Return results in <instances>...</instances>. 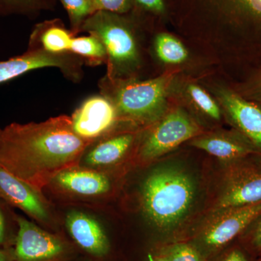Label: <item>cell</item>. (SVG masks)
<instances>
[{
  "mask_svg": "<svg viewBox=\"0 0 261 261\" xmlns=\"http://www.w3.org/2000/svg\"><path fill=\"white\" fill-rule=\"evenodd\" d=\"M195 187L184 171L174 168L155 170L145 180L142 206L149 221L163 231L176 227L193 203Z\"/></svg>",
  "mask_w": 261,
  "mask_h": 261,
  "instance_id": "7a4b0ae2",
  "label": "cell"
},
{
  "mask_svg": "<svg viewBox=\"0 0 261 261\" xmlns=\"http://www.w3.org/2000/svg\"><path fill=\"white\" fill-rule=\"evenodd\" d=\"M81 32L89 33L102 42L107 53L110 80L128 74L138 66V46L130 24L121 15L96 11L86 19Z\"/></svg>",
  "mask_w": 261,
  "mask_h": 261,
  "instance_id": "3957f363",
  "label": "cell"
},
{
  "mask_svg": "<svg viewBox=\"0 0 261 261\" xmlns=\"http://www.w3.org/2000/svg\"><path fill=\"white\" fill-rule=\"evenodd\" d=\"M69 16L71 32L74 35L80 32L86 19L94 13L90 0H60Z\"/></svg>",
  "mask_w": 261,
  "mask_h": 261,
  "instance_id": "44dd1931",
  "label": "cell"
},
{
  "mask_svg": "<svg viewBox=\"0 0 261 261\" xmlns=\"http://www.w3.org/2000/svg\"><path fill=\"white\" fill-rule=\"evenodd\" d=\"M92 143L75 133L69 116L10 123L0 127V168L39 192L62 171L76 168Z\"/></svg>",
  "mask_w": 261,
  "mask_h": 261,
  "instance_id": "6da1fadb",
  "label": "cell"
},
{
  "mask_svg": "<svg viewBox=\"0 0 261 261\" xmlns=\"http://www.w3.org/2000/svg\"><path fill=\"white\" fill-rule=\"evenodd\" d=\"M167 261H205L198 250L185 243H177L166 247L163 252Z\"/></svg>",
  "mask_w": 261,
  "mask_h": 261,
  "instance_id": "603a6c76",
  "label": "cell"
},
{
  "mask_svg": "<svg viewBox=\"0 0 261 261\" xmlns=\"http://www.w3.org/2000/svg\"><path fill=\"white\" fill-rule=\"evenodd\" d=\"M228 116L245 138L261 152V109L228 91L221 93Z\"/></svg>",
  "mask_w": 261,
  "mask_h": 261,
  "instance_id": "7c38bea8",
  "label": "cell"
},
{
  "mask_svg": "<svg viewBox=\"0 0 261 261\" xmlns=\"http://www.w3.org/2000/svg\"><path fill=\"white\" fill-rule=\"evenodd\" d=\"M39 0H0V15L29 14L39 8Z\"/></svg>",
  "mask_w": 261,
  "mask_h": 261,
  "instance_id": "cb8c5ba5",
  "label": "cell"
},
{
  "mask_svg": "<svg viewBox=\"0 0 261 261\" xmlns=\"http://www.w3.org/2000/svg\"><path fill=\"white\" fill-rule=\"evenodd\" d=\"M118 117L113 103L101 94L86 99L70 118L75 133L83 140L93 142L113 128Z\"/></svg>",
  "mask_w": 261,
  "mask_h": 261,
  "instance_id": "9c48e42d",
  "label": "cell"
},
{
  "mask_svg": "<svg viewBox=\"0 0 261 261\" xmlns=\"http://www.w3.org/2000/svg\"><path fill=\"white\" fill-rule=\"evenodd\" d=\"M94 11H106L116 14H126L132 10L135 0H90Z\"/></svg>",
  "mask_w": 261,
  "mask_h": 261,
  "instance_id": "d4e9b609",
  "label": "cell"
},
{
  "mask_svg": "<svg viewBox=\"0 0 261 261\" xmlns=\"http://www.w3.org/2000/svg\"><path fill=\"white\" fill-rule=\"evenodd\" d=\"M84 63L82 58L71 53L53 54L42 49L28 47L21 56L0 61V84L14 80L32 70L48 67L59 68L68 78L78 80L82 75Z\"/></svg>",
  "mask_w": 261,
  "mask_h": 261,
  "instance_id": "8992f818",
  "label": "cell"
},
{
  "mask_svg": "<svg viewBox=\"0 0 261 261\" xmlns=\"http://www.w3.org/2000/svg\"><path fill=\"white\" fill-rule=\"evenodd\" d=\"M223 261H247L246 257L240 250H233L229 252Z\"/></svg>",
  "mask_w": 261,
  "mask_h": 261,
  "instance_id": "4316f807",
  "label": "cell"
},
{
  "mask_svg": "<svg viewBox=\"0 0 261 261\" xmlns=\"http://www.w3.org/2000/svg\"><path fill=\"white\" fill-rule=\"evenodd\" d=\"M230 18L261 25V0H212Z\"/></svg>",
  "mask_w": 261,
  "mask_h": 261,
  "instance_id": "ac0fdd59",
  "label": "cell"
},
{
  "mask_svg": "<svg viewBox=\"0 0 261 261\" xmlns=\"http://www.w3.org/2000/svg\"><path fill=\"white\" fill-rule=\"evenodd\" d=\"M155 51L159 59L168 64H178L185 61L188 53L176 38L168 34H160L156 38Z\"/></svg>",
  "mask_w": 261,
  "mask_h": 261,
  "instance_id": "ffe728a7",
  "label": "cell"
},
{
  "mask_svg": "<svg viewBox=\"0 0 261 261\" xmlns=\"http://www.w3.org/2000/svg\"><path fill=\"white\" fill-rule=\"evenodd\" d=\"M6 220L3 209L0 206V244L4 243L6 240Z\"/></svg>",
  "mask_w": 261,
  "mask_h": 261,
  "instance_id": "f1b7e54d",
  "label": "cell"
},
{
  "mask_svg": "<svg viewBox=\"0 0 261 261\" xmlns=\"http://www.w3.org/2000/svg\"><path fill=\"white\" fill-rule=\"evenodd\" d=\"M74 34L58 21L39 24L31 36L29 47L42 49L53 54L70 53Z\"/></svg>",
  "mask_w": 261,
  "mask_h": 261,
  "instance_id": "2e32d148",
  "label": "cell"
},
{
  "mask_svg": "<svg viewBox=\"0 0 261 261\" xmlns=\"http://www.w3.org/2000/svg\"><path fill=\"white\" fill-rule=\"evenodd\" d=\"M191 145L222 161L232 162L258 151L247 139L226 135L202 136L192 140Z\"/></svg>",
  "mask_w": 261,
  "mask_h": 261,
  "instance_id": "5bb4252c",
  "label": "cell"
},
{
  "mask_svg": "<svg viewBox=\"0 0 261 261\" xmlns=\"http://www.w3.org/2000/svg\"><path fill=\"white\" fill-rule=\"evenodd\" d=\"M53 181L66 191L83 196L103 195L111 187L109 179L102 173L76 168L62 171Z\"/></svg>",
  "mask_w": 261,
  "mask_h": 261,
  "instance_id": "9a60e30c",
  "label": "cell"
},
{
  "mask_svg": "<svg viewBox=\"0 0 261 261\" xmlns=\"http://www.w3.org/2000/svg\"><path fill=\"white\" fill-rule=\"evenodd\" d=\"M201 233L200 246L207 252L227 245L261 216V202L220 211Z\"/></svg>",
  "mask_w": 261,
  "mask_h": 261,
  "instance_id": "5b68a950",
  "label": "cell"
},
{
  "mask_svg": "<svg viewBox=\"0 0 261 261\" xmlns=\"http://www.w3.org/2000/svg\"><path fill=\"white\" fill-rule=\"evenodd\" d=\"M134 140V135L128 133L98 142L86 156V163L89 166H102L118 162L129 149Z\"/></svg>",
  "mask_w": 261,
  "mask_h": 261,
  "instance_id": "e0dca14e",
  "label": "cell"
},
{
  "mask_svg": "<svg viewBox=\"0 0 261 261\" xmlns=\"http://www.w3.org/2000/svg\"><path fill=\"white\" fill-rule=\"evenodd\" d=\"M200 128L182 110L173 111L160 122L141 147L145 161L158 159L198 135Z\"/></svg>",
  "mask_w": 261,
  "mask_h": 261,
  "instance_id": "52a82bcc",
  "label": "cell"
},
{
  "mask_svg": "<svg viewBox=\"0 0 261 261\" xmlns=\"http://www.w3.org/2000/svg\"><path fill=\"white\" fill-rule=\"evenodd\" d=\"M243 159L235 161L231 166L215 213L261 202V165Z\"/></svg>",
  "mask_w": 261,
  "mask_h": 261,
  "instance_id": "ba28073f",
  "label": "cell"
},
{
  "mask_svg": "<svg viewBox=\"0 0 261 261\" xmlns=\"http://www.w3.org/2000/svg\"><path fill=\"white\" fill-rule=\"evenodd\" d=\"M149 261H167V260H166V259L165 258V257L161 256V257H156V258H152V257H150V258H149Z\"/></svg>",
  "mask_w": 261,
  "mask_h": 261,
  "instance_id": "4dcf8cb0",
  "label": "cell"
},
{
  "mask_svg": "<svg viewBox=\"0 0 261 261\" xmlns=\"http://www.w3.org/2000/svg\"><path fill=\"white\" fill-rule=\"evenodd\" d=\"M14 255H12L9 252L0 250V261H13Z\"/></svg>",
  "mask_w": 261,
  "mask_h": 261,
  "instance_id": "f546056e",
  "label": "cell"
},
{
  "mask_svg": "<svg viewBox=\"0 0 261 261\" xmlns=\"http://www.w3.org/2000/svg\"><path fill=\"white\" fill-rule=\"evenodd\" d=\"M135 3L146 10L161 14L166 10L164 0H135Z\"/></svg>",
  "mask_w": 261,
  "mask_h": 261,
  "instance_id": "484cf974",
  "label": "cell"
},
{
  "mask_svg": "<svg viewBox=\"0 0 261 261\" xmlns=\"http://www.w3.org/2000/svg\"><path fill=\"white\" fill-rule=\"evenodd\" d=\"M17 222L15 261H47L56 258L64 252V245L56 237L23 217H18Z\"/></svg>",
  "mask_w": 261,
  "mask_h": 261,
  "instance_id": "30bf717a",
  "label": "cell"
},
{
  "mask_svg": "<svg viewBox=\"0 0 261 261\" xmlns=\"http://www.w3.org/2000/svg\"><path fill=\"white\" fill-rule=\"evenodd\" d=\"M169 83L168 76L119 83L106 76L99 82V87L102 95L113 103L118 115L147 123L158 119L164 111Z\"/></svg>",
  "mask_w": 261,
  "mask_h": 261,
  "instance_id": "277c9868",
  "label": "cell"
},
{
  "mask_svg": "<svg viewBox=\"0 0 261 261\" xmlns=\"http://www.w3.org/2000/svg\"><path fill=\"white\" fill-rule=\"evenodd\" d=\"M187 92L192 100L202 112L214 119H220L221 113L219 106L203 89L198 86L190 84L187 88Z\"/></svg>",
  "mask_w": 261,
  "mask_h": 261,
  "instance_id": "7402d4cb",
  "label": "cell"
},
{
  "mask_svg": "<svg viewBox=\"0 0 261 261\" xmlns=\"http://www.w3.org/2000/svg\"><path fill=\"white\" fill-rule=\"evenodd\" d=\"M69 53L80 57L84 63L91 65H100L107 62L106 48L102 42L92 34L73 37Z\"/></svg>",
  "mask_w": 261,
  "mask_h": 261,
  "instance_id": "d6986e66",
  "label": "cell"
},
{
  "mask_svg": "<svg viewBox=\"0 0 261 261\" xmlns=\"http://www.w3.org/2000/svg\"><path fill=\"white\" fill-rule=\"evenodd\" d=\"M260 221L257 223L256 228L254 230L252 235V245L257 249L261 250V216Z\"/></svg>",
  "mask_w": 261,
  "mask_h": 261,
  "instance_id": "83f0119b",
  "label": "cell"
},
{
  "mask_svg": "<svg viewBox=\"0 0 261 261\" xmlns=\"http://www.w3.org/2000/svg\"><path fill=\"white\" fill-rule=\"evenodd\" d=\"M0 199L38 221L48 219L47 207L39 192L0 168Z\"/></svg>",
  "mask_w": 261,
  "mask_h": 261,
  "instance_id": "8fae6325",
  "label": "cell"
},
{
  "mask_svg": "<svg viewBox=\"0 0 261 261\" xmlns=\"http://www.w3.org/2000/svg\"><path fill=\"white\" fill-rule=\"evenodd\" d=\"M66 226L71 238L83 250L95 256L109 251V242L97 221L79 211H72L66 218Z\"/></svg>",
  "mask_w": 261,
  "mask_h": 261,
  "instance_id": "4fadbf2b",
  "label": "cell"
}]
</instances>
